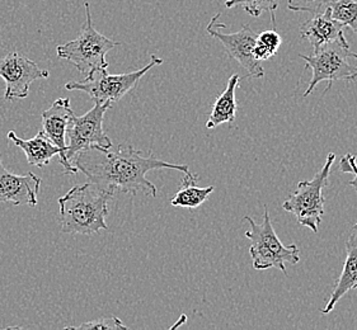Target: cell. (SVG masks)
Masks as SVG:
<instances>
[{"mask_svg":"<svg viewBox=\"0 0 357 330\" xmlns=\"http://www.w3.org/2000/svg\"><path fill=\"white\" fill-rule=\"evenodd\" d=\"M73 113L74 111L70 107L69 98H57L50 108L43 112V131L50 139L51 143L61 150V155L59 157L60 163L64 166L65 173L69 174L78 173V169L65 158L66 126Z\"/></svg>","mask_w":357,"mask_h":330,"instance_id":"12","label":"cell"},{"mask_svg":"<svg viewBox=\"0 0 357 330\" xmlns=\"http://www.w3.org/2000/svg\"><path fill=\"white\" fill-rule=\"evenodd\" d=\"M43 180L36 174L29 172L17 175L7 171L0 158V202L13 206H37V196Z\"/></svg>","mask_w":357,"mask_h":330,"instance_id":"11","label":"cell"},{"mask_svg":"<svg viewBox=\"0 0 357 330\" xmlns=\"http://www.w3.org/2000/svg\"><path fill=\"white\" fill-rule=\"evenodd\" d=\"M245 219L247 223H250V230H247L244 235L250 240V254L253 259V268L256 271L278 268L287 276L285 263H299V248L295 244L286 246L281 243L272 226L267 207H264L262 223H256L250 216H245Z\"/></svg>","mask_w":357,"mask_h":330,"instance_id":"3","label":"cell"},{"mask_svg":"<svg viewBox=\"0 0 357 330\" xmlns=\"http://www.w3.org/2000/svg\"><path fill=\"white\" fill-rule=\"evenodd\" d=\"M257 42L262 45L275 56L279 51L282 40L276 29H270V31H264L262 33L257 35Z\"/></svg>","mask_w":357,"mask_h":330,"instance_id":"22","label":"cell"},{"mask_svg":"<svg viewBox=\"0 0 357 330\" xmlns=\"http://www.w3.org/2000/svg\"><path fill=\"white\" fill-rule=\"evenodd\" d=\"M333 19L341 23L343 27L350 29L357 33V1L355 0H335L331 6Z\"/></svg>","mask_w":357,"mask_h":330,"instance_id":"19","label":"cell"},{"mask_svg":"<svg viewBox=\"0 0 357 330\" xmlns=\"http://www.w3.org/2000/svg\"><path fill=\"white\" fill-rule=\"evenodd\" d=\"M7 139L23 150L29 165H35L37 168H45L50 164L51 159L61 155V150L51 143L43 131H40L36 136L29 140L17 136L15 131H9Z\"/></svg>","mask_w":357,"mask_h":330,"instance_id":"15","label":"cell"},{"mask_svg":"<svg viewBox=\"0 0 357 330\" xmlns=\"http://www.w3.org/2000/svg\"><path fill=\"white\" fill-rule=\"evenodd\" d=\"M225 7H241L252 17H259L264 12H270L273 26L276 24V10L279 8V0H227Z\"/></svg>","mask_w":357,"mask_h":330,"instance_id":"18","label":"cell"},{"mask_svg":"<svg viewBox=\"0 0 357 330\" xmlns=\"http://www.w3.org/2000/svg\"><path fill=\"white\" fill-rule=\"evenodd\" d=\"M340 171L343 173H352L356 175V178L354 180H351V187H354L357 191V162L356 157L352 155V154H346L344 157L341 158L340 162Z\"/></svg>","mask_w":357,"mask_h":330,"instance_id":"23","label":"cell"},{"mask_svg":"<svg viewBox=\"0 0 357 330\" xmlns=\"http://www.w3.org/2000/svg\"><path fill=\"white\" fill-rule=\"evenodd\" d=\"M197 180H199V175L192 173L186 174L181 182L178 192L174 194L171 200L172 206L195 210L200 207L204 202H206L208 196L214 192V186L200 188L196 186Z\"/></svg>","mask_w":357,"mask_h":330,"instance_id":"17","label":"cell"},{"mask_svg":"<svg viewBox=\"0 0 357 330\" xmlns=\"http://www.w3.org/2000/svg\"><path fill=\"white\" fill-rule=\"evenodd\" d=\"M352 290H357V223L352 226L349 239L346 240V260L342 273L329 296L328 302L321 310V314H329L343 296Z\"/></svg>","mask_w":357,"mask_h":330,"instance_id":"14","label":"cell"},{"mask_svg":"<svg viewBox=\"0 0 357 330\" xmlns=\"http://www.w3.org/2000/svg\"><path fill=\"white\" fill-rule=\"evenodd\" d=\"M84 8L86 22L82 24L78 37L69 42L59 45L56 52L59 58L72 63L79 72L86 77L94 70L108 69L106 55L120 43L96 31L88 1L84 4Z\"/></svg>","mask_w":357,"mask_h":330,"instance_id":"4","label":"cell"},{"mask_svg":"<svg viewBox=\"0 0 357 330\" xmlns=\"http://www.w3.org/2000/svg\"><path fill=\"white\" fill-rule=\"evenodd\" d=\"M341 23L333 19L331 9L327 8L324 12L313 15L307 22L303 23L301 27V40H307L313 46V50L321 49L327 43L346 42V37L343 32Z\"/></svg>","mask_w":357,"mask_h":330,"instance_id":"13","label":"cell"},{"mask_svg":"<svg viewBox=\"0 0 357 330\" xmlns=\"http://www.w3.org/2000/svg\"><path fill=\"white\" fill-rule=\"evenodd\" d=\"M109 103H94V107L86 115L73 113L66 126V150L65 158L72 163L74 157L80 151L92 148H111L112 141L103 129V118Z\"/></svg>","mask_w":357,"mask_h":330,"instance_id":"8","label":"cell"},{"mask_svg":"<svg viewBox=\"0 0 357 330\" xmlns=\"http://www.w3.org/2000/svg\"><path fill=\"white\" fill-rule=\"evenodd\" d=\"M351 55L352 52L347 41L327 43L314 51L313 56L301 55L307 64L305 68L313 72L304 97H309L321 81L328 83V88L324 91L326 94L333 86V81L357 79V68L352 66L349 60Z\"/></svg>","mask_w":357,"mask_h":330,"instance_id":"7","label":"cell"},{"mask_svg":"<svg viewBox=\"0 0 357 330\" xmlns=\"http://www.w3.org/2000/svg\"><path fill=\"white\" fill-rule=\"evenodd\" d=\"M241 78L238 74L231 75L228 80L227 88L216 98L210 117L207 120L206 129L218 127L222 123H233L236 121V92L239 86Z\"/></svg>","mask_w":357,"mask_h":330,"instance_id":"16","label":"cell"},{"mask_svg":"<svg viewBox=\"0 0 357 330\" xmlns=\"http://www.w3.org/2000/svg\"><path fill=\"white\" fill-rule=\"evenodd\" d=\"M220 13L213 17V19L207 24V33L222 43L224 50L228 54L229 58L239 63V65L247 70L250 78H264L262 63L258 61L255 56L257 33L250 29V24H244L242 29L234 33H222L220 29H225L227 26L222 23H218Z\"/></svg>","mask_w":357,"mask_h":330,"instance_id":"9","label":"cell"},{"mask_svg":"<svg viewBox=\"0 0 357 330\" xmlns=\"http://www.w3.org/2000/svg\"><path fill=\"white\" fill-rule=\"evenodd\" d=\"M65 329H77V330H98V329H128V327L122 323L121 320L116 316L111 317H102L98 320L93 322H86V323L75 325V327H66Z\"/></svg>","mask_w":357,"mask_h":330,"instance_id":"21","label":"cell"},{"mask_svg":"<svg viewBox=\"0 0 357 330\" xmlns=\"http://www.w3.org/2000/svg\"><path fill=\"white\" fill-rule=\"evenodd\" d=\"M335 0H287V8L293 12L317 15L324 12Z\"/></svg>","mask_w":357,"mask_h":330,"instance_id":"20","label":"cell"},{"mask_svg":"<svg viewBox=\"0 0 357 330\" xmlns=\"http://www.w3.org/2000/svg\"><path fill=\"white\" fill-rule=\"evenodd\" d=\"M112 197V192L105 191L91 182L73 187L68 194L57 200L63 233L92 235L100 230H108L106 217L109 214L108 202Z\"/></svg>","mask_w":357,"mask_h":330,"instance_id":"2","label":"cell"},{"mask_svg":"<svg viewBox=\"0 0 357 330\" xmlns=\"http://www.w3.org/2000/svg\"><path fill=\"white\" fill-rule=\"evenodd\" d=\"M163 64V58L151 55L149 64L135 72L125 74H108L107 69H98L88 74L82 81H69L65 84L68 91H80L88 94L94 103H109L111 106L121 101L122 97L135 89L137 83L154 66Z\"/></svg>","mask_w":357,"mask_h":330,"instance_id":"5","label":"cell"},{"mask_svg":"<svg viewBox=\"0 0 357 330\" xmlns=\"http://www.w3.org/2000/svg\"><path fill=\"white\" fill-rule=\"evenodd\" d=\"M49 70H45L20 52L8 54L0 58V78L6 81L4 100L8 102L27 98L29 86L40 79H47Z\"/></svg>","mask_w":357,"mask_h":330,"instance_id":"10","label":"cell"},{"mask_svg":"<svg viewBox=\"0 0 357 330\" xmlns=\"http://www.w3.org/2000/svg\"><path fill=\"white\" fill-rule=\"evenodd\" d=\"M72 164L83 173L91 183L105 191L136 194L143 192L155 198L157 187L146 178V173L155 169H174L188 174V165L173 164L165 160L145 157L132 146L92 148L80 151Z\"/></svg>","mask_w":357,"mask_h":330,"instance_id":"1","label":"cell"},{"mask_svg":"<svg viewBox=\"0 0 357 330\" xmlns=\"http://www.w3.org/2000/svg\"><path fill=\"white\" fill-rule=\"evenodd\" d=\"M351 56H352V58H357V54H352V55H351Z\"/></svg>","mask_w":357,"mask_h":330,"instance_id":"24","label":"cell"},{"mask_svg":"<svg viewBox=\"0 0 357 330\" xmlns=\"http://www.w3.org/2000/svg\"><path fill=\"white\" fill-rule=\"evenodd\" d=\"M335 159L336 155L329 152L326 163L321 171L315 174L314 178L301 182L295 194L282 203L284 210L293 214L301 226H305L313 233H318V228L324 216L326 198L323 196V189L328 184L331 168L335 163Z\"/></svg>","mask_w":357,"mask_h":330,"instance_id":"6","label":"cell"}]
</instances>
